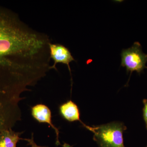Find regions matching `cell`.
Returning a JSON list of instances; mask_svg holds the SVG:
<instances>
[{"instance_id": "9", "label": "cell", "mask_w": 147, "mask_h": 147, "mask_svg": "<svg viewBox=\"0 0 147 147\" xmlns=\"http://www.w3.org/2000/svg\"><path fill=\"white\" fill-rule=\"evenodd\" d=\"M146 147H147V146H146Z\"/></svg>"}, {"instance_id": "5", "label": "cell", "mask_w": 147, "mask_h": 147, "mask_svg": "<svg viewBox=\"0 0 147 147\" xmlns=\"http://www.w3.org/2000/svg\"><path fill=\"white\" fill-rule=\"evenodd\" d=\"M59 111L61 116L69 121H79L84 126L85 125L80 120V112L78 106L71 100L62 104L59 107Z\"/></svg>"}, {"instance_id": "4", "label": "cell", "mask_w": 147, "mask_h": 147, "mask_svg": "<svg viewBox=\"0 0 147 147\" xmlns=\"http://www.w3.org/2000/svg\"><path fill=\"white\" fill-rule=\"evenodd\" d=\"M32 115L34 118L40 123H46L50 125V126L55 131L56 134V144L60 145L59 140V131L52 121V113L51 110L47 106L43 104H39L32 107Z\"/></svg>"}, {"instance_id": "1", "label": "cell", "mask_w": 147, "mask_h": 147, "mask_svg": "<svg viewBox=\"0 0 147 147\" xmlns=\"http://www.w3.org/2000/svg\"><path fill=\"white\" fill-rule=\"evenodd\" d=\"M84 127L93 133L94 140L99 147H125L123 134L126 127L123 123L113 122L98 126L86 125Z\"/></svg>"}, {"instance_id": "8", "label": "cell", "mask_w": 147, "mask_h": 147, "mask_svg": "<svg viewBox=\"0 0 147 147\" xmlns=\"http://www.w3.org/2000/svg\"><path fill=\"white\" fill-rule=\"evenodd\" d=\"M144 107L143 108V117L147 129V99H144L143 100Z\"/></svg>"}, {"instance_id": "3", "label": "cell", "mask_w": 147, "mask_h": 147, "mask_svg": "<svg viewBox=\"0 0 147 147\" xmlns=\"http://www.w3.org/2000/svg\"><path fill=\"white\" fill-rule=\"evenodd\" d=\"M49 53L50 58L54 61V64L50 66V69H56V65L61 63L66 65L71 74L69 63L75 61L69 50L65 46L60 44H49Z\"/></svg>"}, {"instance_id": "7", "label": "cell", "mask_w": 147, "mask_h": 147, "mask_svg": "<svg viewBox=\"0 0 147 147\" xmlns=\"http://www.w3.org/2000/svg\"><path fill=\"white\" fill-rule=\"evenodd\" d=\"M21 140H24L27 141L28 142V145L31 146V147H48L47 146H38L35 143L34 140L33 133H32V137L31 139H22Z\"/></svg>"}, {"instance_id": "2", "label": "cell", "mask_w": 147, "mask_h": 147, "mask_svg": "<svg viewBox=\"0 0 147 147\" xmlns=\"http://www.w3.org/2000/svg\"><path fill=\"white\" fill-rule=\"evenodd\" d=\"M121 65L125 67L127 72L137 71L140 74L147 68V55L142 51V45L138 42H134L131 47L124 49L121 53Z\"/></svg>"}, {"instance_id": "6", "label": "cell", "mask_w": 147, "mask_h": 147, "mask_svg": "<svg viewBox=\"0 0 147 147\" xmlns=\"http://www.w3.org/2000/svg\"><path fill=\"white\" fill-rule=\"evenodd\" d=\"M23 132H16L12 129H5L0 132V147H16L20 136Z\"/></svg>"}]
</instances>
